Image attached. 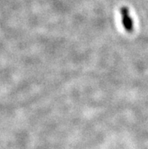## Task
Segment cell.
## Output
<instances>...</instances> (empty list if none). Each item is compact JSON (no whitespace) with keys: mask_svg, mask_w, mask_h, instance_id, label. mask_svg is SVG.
<instances>
[{"mask_svg":"<svg viewBox=\"0 0 148 149\" xmlns=\"http://www.w3.org/2000/svg\"><path fill=\"white\" fill-rule=\"evenodd\" d=\"M120 13H121V16H122V25H123L125 30L129 33L132 32L134 29L133 21L131 17L129 8L126 6H123L120 9Z\"/></svg>","mask_w":148,"mask_h":149,"instance_id":"6da1fadb","label":"cell"}]
</instances>
